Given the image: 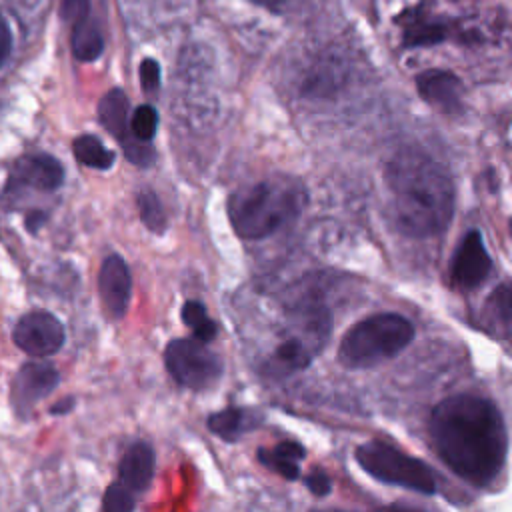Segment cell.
Listing matches in <instances>:
<instances>
[{
    "instance_id": "obj_24",
    "label": "cell",
    "mask_w": 512,
    "mask_h": 512,
    "mask_svg": "<svg viewBox=\"0 0 512 512\" xmlns=\"http://www.w3.org/2000/svg\"><path fill=\"white\" fill-rule=\"evenodd\" d=\"M130 134L142 142H150L158 130V112L150 104L138 106L130 116Z\"/></svg>"
},
{
    "instance_id": "obj_15",
    "label": "cell",
    "mask_w": 512,
    "mask_h": 512,
    "mask_svg": "<svg viewBox=\"0 0 512 512\" xmlns=\"http://www.w3.org/2000/svg\"><path fill=\"white\" fill-rule=\"evenodd\" d=\"M398 22L402 26V40L406 48L440 44L450 36L452 30V22L434 14L426 0L414 8H408Z\"/></svg>"
},
{
    "instance_id": "obj_10",
    "label": "cell",
    "mask_w": 512,
    "mask_h": 512,
    "mask_svg": "<svg viewBox=\"0 0 512 512\" xmlns=\"http://www.w3.org/2000/svg\"><path fill=\"white\" fill-rule=\"evenodd\" d=\"M128 108H130V102L124 90L112 88L98 102V120L108 130V134H112L120 142L126 158L132 164L150 166L156 158V152L148 142H142L130 134Z\"/></svg>"
},
{
    "instance_id": "obj_2",
    "label": "cell",
    "mask_w": 512,
    "mask_h": 512,
    "mask_svg": "<svg viewBox=\"0 0 512 512\" xmlns=\"http://www.w3.org/2000/svg\"><path fill=\"white\" fill-rule=\"evenodd\" d=\"M392 216L412 238L444 232L454 216V182L448 168L418 148L398 150L384 168Z\"/></svg>"
},
{
    "instance_id": "obj_26",
    "label": "cell",
    "mask_w": 512,
    "mask_h": 512,
    "mask_svg": "<svg viewBox=\"0 0 512 512\" xmlns=\"http://www.w3.org/2000/svg\"><path fill=\"white\" fill-rule=\"evenodd\" d=\"M140 86L148 94H154L160 88V66L154 58H144L140 62Z\"/></svg>"
},
{
    "instance_id": "obj_30",
    "label": "cell",
    "mask_w": 512,
    "mask_h": 512,
    "mask_svg": "<svg viewBox=\"0 0 512 512\" xmlns=\"http://www.w3.org/2000/svg\"><path fill=\"white\" fill-rule=\"evenodd\" d=\"M72 408H74V398H62L50 406V414L62 416V414H68Z\"/></svg>"
},
{
    "instance_id": "obj_23",
    "label": "cell",
    "mask_w": 512,
    "mask_h": 512,
    "mask_svg": "<svg viewBox=\"0 0 512 512\" xmlns=\"http://www.w3.org/2000/svg\"><path fill=\"white\" fill-rule=\"evenodd\" d=\"M138 212H140V220L144 222V226L154 232V234H164L166 232V214L162 210V204L156 196L154 190L146 188L138 192Z\"/></svg>"
},
{
    "instance_id": "obj_3",
    "label": "cell",
    "mask_w": 512,
    "mask_h": 512,
    "mask_svg": "<svg viewBox=\"0 0 512 512\" xmlns=\"http://www.w3.org/2000/svg\"><path fill=\"white\" fill-rule=\"evenodd\" d=\"M306 194L298 180L266 178L230 194L226 210L234 232L244 240H262L294 222Z\"/></svg>"
},
{
    "instance_id": "obj_18",
    "label": "cell",
    "mask_w": 512,
    "mask_h": 512,
    "mask_svg": "<svg viewBox=\"0 0 512 512\" xmlns=\"http://www.w3.org/2000/svg\"><path fill=\"white\" fill-rule=\"evenodd\" d=\"M262 422V414L252 410V408H240V406H230L224 410H218L208 416L206 426L210 428L212 434L226 442H236L250 430H254Z\"/></svg>"
},
{
    "instance_id": "obj_12",
    "label": "cell",
    "mask_w": 512,
    "mask_h": 512,
    "mask_svg": "<svg viewBox=\"0 0 512 512\" xmlns=\"http://www.w3.org/2000/svg\"><path fill=\"white\" fill-rule=\"evenodd\" d=\"M60 16L70 24V48L76 60L94 62L104 50V38L90 14V0H62Z\"/></svg>"
},
{
    "instance_id": "obj_27",
    "label": "cell",
    "mask_w": 512,
    "mask_h": 512,
    "mask_svg": "<svg viewBox=\"0 0 512 512\" xmlns=\"http://www.w3.org/2000/svg\"><path fill=\"white\" fill-rule=\"evenodd\" d=\"M304 484H306V488H308L314 496H318V498L326 496V494L332 490V482H330L328 474H326L324 470H320V468H316V470H312L310 474H306V476H304Z\"/></svg>"
},
{
    "instance_id": "obj_6",
    "label": "cell",
    "mask_w": 512,
    "mask_h": 512,
    "mask_svg": "<svg viewBox=\"0 0 512 512\" xmlns=\"http://www.w3.org/2000/svg\"><path fill=\"white\" fill-rule=\"evenodd\" d=\"M354 456L360 468L378 482L402 486L428 496L436 492V478L422 460L408 456L382 440H368L360 444Z\"/></svg>"
},
{
    "instance_id": "obj_21",
    "label": "cell",
    "mask_w": 512,
    "mask_h": 512,
    "mask_svg": "<svg viewBox=\"0 0 512 512\" xmlns=\"http://www.w3.org/2000/svg\"><path fill=\"white\" fill-rule=\"evenodd\" d=\"M484 318L496 326V336L506 338L510 334V288L506 282L500 284L486 300Z\"/></svg>"
},
{
    "instance_id": "obj_8",
    "label": "cell",
    "mask_w": 512,
    "mask_h": 512,
    "mask_svg": "<svg viewBox=\"0 0 512 512\" xmlns=\"http://www.w3.org/2000/svg\"><path fill=\"white\" fill-rule=\"evenodd\" d=\"M164 364L168 374L180 386L190 390L212 388L224 372L218 354L208 350L198 338H178L168 342L164 350Z\"/></svg>"
},
{
    "instance_id": "obj_7",
    "label": "cell",
    "mask_w": 512,
    "mask_h": 512,
    "mask_svg": "<svg viewBox=\"0 0 512 512\" xmlns=\"http://www.w3.org/2000/svg\"><path fill=\"white\" fill-rule=\"evenodd\" d=\"M62 162L48 152H28L18 156L10 166L0 188V206L14 210L32 194H52L64 184Z\"/></svg>"
},
{
    "instance_id": "obj_29",
    "label": "cell",
    "mask_w": 512,
    "mask_h": 512,
    "mask_svg": "<svg viewBox=\"0 0 512 512\" xmlns=\"http://www.w3.org/2000/svg\"><path fill=\"white\" fill-rule=\"evenodd\" d=\"M12 50V32L8 22L4 20V16H0V68L6 62V58L10 56Z\"/></svg>"
},
{
    "instance_id": "obj_13",
    "label": "cell",
    "mask_w": 512,
    "mask_h": 512,
    "mask_svg": "<svg viewBox=\"0 0 512 512\" xmlns=\"http://www.w3.org/2000/svg\"><path fill=\"white\" fill-rule=\"evenodd\" d=\"M492 270V258L484 246V238L480 230H468L452 260V282L460 290H474L478 288Z\"/></svg>"
},
{
    "instance_id": "obj_9",
    "label": "cell",
    "mask_w": 512,
    "mask_h": 512,
    "mask_svg": "<svg viewBox=\"0 0 512 512\" xmlns=\"http://www.w3.org/2000/svg\"><path fill=\"white\" fill-rule=\"evenodd\" d=\"M60 382V372L48 362H24L10 380L8 402L18 418H30L34 408L48 398Z\"/></svg>"
},
{
    "instance_id": "obj_14",
    "label": "cell",
    "mask_w": 512,
    "mask_h": 512,
    "mask_svg": "<svg viewBox=\"0 0 512 512\" xmlns=\"http://www.w3.org/2000/svg\"><path fill=\"white\" fill-rule=\"evenodd\" d=\"M98 294L112 320H120L126 314L132 294V276L122 256L110 254L104 258L98 272Z\"/></svg>"
},
{
    "instance_id": "obj_31",
    "label": "cell",
    "mask_w": 512,
    "mask_h": 512,
    "mask_svg": "<svg viewBox=\"0 0 512 512\" xmlns=\"http://www.w3.org/2000/svg\"><path fill=\"white\" fill-rule=\"evenodd\" d=\"M250 2H254V4H258V6H264V8H268V10H278V8H282L288 0H250Z\"/></svg>"
},
{
    "instance_id": "obj_28",
    "label": "cell",
    "mask_w": 512,
    "mask_h": 512,
    "mask_svg": "<svg viewBox=\"0 0 512 512\" xmlns=\"http://www.w3.org/2000/svg\"><path fill=\"white\" fill-rule=\"evenodd\" d=\"M46 220H48V212H46V210H42V208H32V210H28L26 216H24V226H26V230H28L30 234H36V232L46 224Z\"/></svg>"
},
{
    "instance_id": "obj_16",
    "label": "cell",
    "mask_w": 512,
    "mask_h": 512,
    "mask_svg": "<svg viewBox=\"0 0 512 512\" xmlns=\"http://www.w3.org/2000/svg\"><path fill=\"white\" fill-rule=\"evenodd\" d=\"M416 88L422 100H426L432 108L444 112V114H454L462 110V96H464V86L456 74L450 70H424L416 76Z\"/></svg>"
},
{
    "instance_id": "obj_20",
    "label": "cell",
    "mask_w": 512,
    "mask_h": 512,
    "mask_svg": "<svg viewBox=\"0 0 512 512\" xmlns=\"http://www.w3.org/2000/svg\"><path fill=\"white\" fill-rule=\"evenodd\" d=\"M74 158L94 170H110L116 162V154L104 146V142L94 134H80L72 142Z\"/></svg>"
},
{
    "instance_id": "obj_5",
    "label": "cell",
    "mask_w": 512,
    "mask_h": 512,
    "mask_svg": "<svg viewBox=\"0 0 512 512\" xmlns=\"http://www.w3.org/2000/svg\"><path fill=\"white\" fill-rule=\"evenodd\" d=\"M332 328L330 312L326 308L302 310L294 318L288 334L278 342L272 354L260 364V374L272 380H282L294 372L304 370L312 358L324 348Z\"/></svg>"
},
{
    "instance_id": "obj_22",
    "label": "cell",
    "mask_w": 512,
    "mask_h": 512,
    "mask_svg": "<svg viewBox=\"0 0 512 512\" xmlns=\"http://www.w3.org/2000/svg\"><path fill=\"white\" fill-rule=\"evenodd\" d=\"M184 324L192 330V334L202 340V342H210L214 340L218 328L214 324V320H210V316L206 314V308L202 302L198 300H186L180 312Z\"/></svg>"
},
{
    "instance_id": "obj_17",
    "label": "cell",
    "mask_w": 512,
    "mask_h": 512,
    "mask_svg": "<svg viewBox=\"0 0 512 512\" xmlns=\"http://www.w3.org/2000/svg\"><path fill=\"white\" fill-rule=\"evenodd\" d=\"M154 466H156V456L152 446L148 442H134L132 446H128V450L120 460V466H118L120 482L132 492H144L152 482Z\"/></svg>"
},
{
    "instance_id": "obj_19",
    "label": "cell",
    "mask_w": 512,
    "mask_h": 512,
    "mask_svg": "<svg viewBox=\"0 0 512 512\" xmlns=\"http://www.w3.org/2000/svg\"><path fill=\"white\" fill-rule=\"evenodd\" d=\"M258 462L272 472L280 474L284 480H296L300 476V460H304L306 450L300 442L284 440L276 444L274 448H260L258 450Z\"/></svg>"
},
{
    "instance_id": "obj_4",
    "label": "cell",
    "mask_w": 512,
    "mask_h": 512,
    "mask_svg": "<svg viewBox=\"0 0 512 512\" xmlns=\"http://www.w3.org/2000/svg\"><path fill=\"white\" fill-rule=\"evenodd\" d=\"M412 340L414 326L402 314H372L344 334L338 346V360L350 370L372 368L398 356Z\"/></svg>"
},
{
    "instance_id": "obj_1",
    "label": "cell",
    "mask_w": 512,
    "mask_h": 512,
    "mask_svg": "<svg viewBox=\"0 0 512 512\" xmlns=\"http://www.w3.org/2000/svg\"><path fill=\"white\" fill-rule=\"evenodd\" d=\"M430 438L444 464L474 486L492 482L504 466L508 434L498 406L476 394L440 400L430 412Z\"/></svg>"
},
{
    "instance_id": "obj_11",
    "label": "cell",
    "mask_w": 512,
    "mask_h": 512,
    "mask_svg": "<svg viewBox=\"0 0 512 512\" xmlns=\"http://www.w3.org/2000/svg\"><path fill=\"white\" fill-rule=\"evenodd\" d=\"M12 342L28 356L46 358L64 346L66 330L56 314L48 310H30L14 324Z\"/></svg>"
},
{
    "instance_id": "obj_25",
    "label": "cell",
    "mask_w": 512,
    "mask_h": 512,
    "mask_svg": "<svg viewBox=\"0 0 512 512\" xmlns=\"http://www.w3.org/2000/svg\"><path fill=\"white\" fill-rule=\"evenodd\" d=\"M136 506L134 494L122 482H114L106 488L102 498V508L108 512H130Z\"/></svg>"
}]
</instances>
